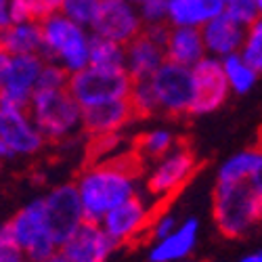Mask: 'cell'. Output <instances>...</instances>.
<instances>
[{
  "mask_svg": "<svg viewBox=\"0 0 262 262\" xmlns=\"http://www.w3.org/2000/svg\"><path fill=\"white\" fill-rule=\"evenodd\" d=\"M74 183L86 221L101 223L114 208L143 191V162L135 151L130 156L97 160L84 166Z\"/></svg>",
  "mask_w": 262,
  "mask_h": 262,
  "instance_id": "obj_1",
  "label": "cell"
},
{
  "mask_svg": "<svg viewBox=\"0 0 262 262\" xmlns=\"http://www.w3.org/2000/svg\"><path fill=\"white\" fill-rule=\"evenodd\" d=\"M212 221L227 239H244L262 227V200L252 183H216Z\"/></svg>",
  "mask_w": 262,
  "mask_h": 262,
  "instance_id": "obj_2",
  "label": "cell"
},
{
  "mask_svg": "<svg viewBox=\"0 0 262 262\" xmlns=\"http://www.w3.org/2000/svg\"><path fill=\"white\" fill-rule=\"evenodd\" d=\"M42 26V57L59 63L63 70L76 74L91 65V28L76 24L61 11L40 21Z\"/></svg>",
  "mask_w": 262,
  "mask_h": 262,
  "instance_id": "obj_3",
  "label": "cell"
},
{
  "mask_svg": "<svg viewBox=\"0 0 262 262\" xmlns=\"http://www.w3.org/2000/svg\"><path fill=\"white\" fill-rule=\"evenodd\" d=\"M34 122L38 124L40 133L45 135L49 143H65L82 130V107L72 97L68 89L61 91H42L38 89L28 105Z\"/></svg>",
  "mask_w": 262,
  "mask_h": 262,
  "instance_id": "obj_4",
  "label": "cell"
},
{
  "mask_svg": "<svg viewBox=\"0 0 262 262\" xmlns=\"http://www.w3.org/2000/svg\"><path fill=\"white\" fill-rule=\"evenodd\" d=\"M198 168L200 160L195 151L187 143H181L160 160L149 164L143 172V189L154 200L164 204L185 189V185L198 174Z\"/></svg>",
  "mask_w": 262,
  "mask_h": 262,
  "instance_id": "obj_5",
  "label": "cell"
},
{
  "mask_svg": "<svg viewBox=\"0 0 262 262\" xmlns=\"http://www.w3.org/2000/svg\"><path fill=\"white\" fill-rule=\"evenodd\" d=\"M9 225L19 246L28 254L30 262H40L59 250L42 195L28 202L24 208H19L9 221Z\"/></svg>",
  "mask_w": 262,
  "mask_h": 262,
  "instance_id": "obj_6",
  "label": "cell"
},
{
  "mask_svg": "<svg viewBox=\"0 0 262 262\" xmlns=\"http://www.w3.org/2000/svg\"><path fill=\"white\" fill-rule=\"evenodd\" d=\"M130 89H133V78L128 76L126 70L109 72V70L93 68V65L72 74L68 84V91L80 103L82 109L128 99Z\"/></svg>",
  "mask_w": 262,
  "mask_h": 262,
  "instance_id": "obj_7",
  "label": "cell"
},
{
  "mask_svg": "<svg viewBox=\"0 0 262 262\" xmlns=\"http://www.w3.org/2000/svg\"><path fill=\"white\" fill-rule=\"evenodd\" d=\"M160 206L162 204L143 189L124 204H120L118 208H114L101 221V225L107 231V235L118 244V248L133 244L141 237H147L151 218L156 216Z\"/></svg>",
  "mask_w": 262,
  "mask_h": 262,
  "instance_id": "obj_8",
  "label": "cell"
},
{
  "mask_svg": "<svg viewBox=\"0 0 262 262\" xmlns=\"http://www.w3.org/2000/svg\"><path fill=\"white\" fill-rule=\"evenodd\" d=\"M156 93L160 116L166 118H187L191 116L193 101V78L191 68L166 61L162 68L149 78Z\"/></svg>",
  "mask_w": 262,
  "mask_h": 262,
  "instance_id": "obj_9",
  "label": "cell"
},
{
  "mask_svg": "<svg viewBox=\"0 0 262 262\" xmlns=\"http://www.w3.org/2000/svg\"><path fill=\"white\" fill-rule=\"evenodd\" d=\"M193 78V101H191V116H210L218 112L229 97L233 95L225 76L223 61L218 57L206 55L200 63L191 68Z\"/></svg>",
  "mask_w": 262,
  "mask_h": 262,
  "instance_id": "obj_10",
  "label": "cell"
},
{
  "mask_svg": "<svg viewBox=\"0 0 262 262\" xmlns=\"http://www.w3.org/2000/svg\"><path fill=\"white\" fill-rule=\"evenodd\" d=\"M0 137L13 158H34L47 147V139L24 105L0 103Z\"/></svg>",
  "mask_w": 262,
  "mask_h": 262,
  "instance_id": "obj_11",
  "label": "cell"
},
{
  "mask_svg": "<svg viewBox=\"0 0 262 262\" xmlns=\"http://www.w3.org/2000/svg\"><path fill=\"white\" fill-rule=\"evenodd\" d=\"M143 30L145 26L139 7L130 0H101V7L91 24V32L95 36L116 40L120 45H128L143 34Z\"/></svg>",
  "mask_w": 262,
  "mask_h": 262,
  "instance_id": "obj_12",
  "label": "cell"
},
{
  "mask_svg": "<svg viewBox=\"0 0 262 262\" xmlns=\"http://www.w3.org/2000/svg\"><path fill=\"white\" fill-rule=\"evenodd\" d=\"M42 198H45L47 216H49L53 235L61 248L65 239L86 221L78 187L76 183H59L47 195H42Z\"/></svg>",
  "mask_w": 262,
  "mask_h": 262,
  "instance_id": "obj_13",
  "label": "cell"
},
{
  "mask_svg": "<svg viewBox=\"0 0 262 262\" xmlns=\"http://www.w3.org/2000/svg\"><path fill=\"white\" fill-rule=\"evenodd\" d=\"M59 250L72 262H109L118 244L107 235L101 223L84 221Z\"/></svg>",
  "mask_w": 262,
  "mask_h": 262,
  "instance_id": "obj_14",
  "label": "cell"
},
{
  "mask_svg": "<svg viewBox=\"0 0 262 262\" xmlns=\"http://www.w3.org/2000/svg\"><path fill=\"white\" fill-rule=\"evenodd\" d=\"M47 59L42 55H17L13 57L7 82L0 89V103L28 107L34 93L38 91L40 74Z\"/></svg>",
  "mask_w": 262,
  "mask_h": 262,
  "instance_id": "obj_15",
  "label": "cell"
},
{
  "mask_svg": "<svg viewBox=\"0 0 262 262\" xmlns=\"http://www.w3.org/2000/svg\"><path fill=\"white\" fill-rule=\"evenodd\" d=\"M137 120L139 118L128 99L101 103V105L82 109V130L86 137L120 135Z\"/></svg>",
  "mask_w": 262,
  "mask_h": 262,
  "instance_id": "obj_16",
  "label": "cell"
},
{
  "mask_svg": "<svg viewBox=\"0 0 262 262\" xmlns=\"http://www.w3.org/2000/svg\"><path fill=\"white\" fill-rule=\"evenodd\" d=\"M200 242V218L187 216L166 237L151 242L147 250L149 262H183L195 252Z\"/></svg>",
  "mask_w": 262,
  "mask_h": 262,
  "instance_id": "obj_17",
  "label": "cell"
},
{
  "mask_svg": "<svg viewBox=\"0 0 262 262\" xmlns=\"http://www.w3.org/2000/svg\"><path fill=\"white\" fill-rule=\"evenodd\" d=\"M166 63L164 45L151 38L147 32L139 34L126 45V72L133 82L149 80Z\"/></svg>",
  "mask_w": 262,
  "mask_h": 262,
  "instance_id": "obj_18",
  "label": "cell"
},
{
  "mask_svg": "<svg viewBox=\"0 0 262 262\" xmlns=\"http://www.w3.org/2000/svg\"><path fill=\"white\" fill-rule=\"evenodd\" d=\"M202 36L206 42L208 55L225 59L229 55H235L242 51L244 38H246V28L239 26L227 13H221L218 17L210 19L202 28Z\"/></svg>",
  "mask_w": 262,
  "mask_h": 262,
  "instance_id": "obj_19",
  "label": "cell"
},
{
  "mask_svg": "<svg viewBox=\"0 0 262 262\" xmlns=\"http://www.w3.org/2000/svg\"><path fill=\"white\" fill-rule=\"evenodd\" d=\"M168 26L172 28H204L210 19L225 13L227 0H166Z\"/></svg>",
  "mask_w": 262,
  "mask_h": 262,
  "instance_id": "obj_20",
  "label": "cell"
},
{
  "mask_svg": "<svg viewBox=\"0 0 262 262\" xmlns=\"http://www.w3.org/2000/svg\"><path fill=\"white\" fill-rule=\"evenodd\" d=\"M164 51H166V61L185 65V68H193L195 63H200L208 55L200 28H172L170 26L166 42H164Z\"/></svg>",
  "mask_w": 262,
  "mask_h": 262,
  "instance_id": "obj_21",
  "label": "cell"
},
{
  "mask_svg": "<svg viewBox=\"0 0 262 262\" xmlns=\"http://www.w3.org/2000/svg\"><path fill=\"white\" fill-rule=\"evenodd\" d=\"M0 49L13 57L17 55H42V26L38 19L11 24L0 32Z\"/></svg>",
  "mask_w": 262,
  "mask_h": 262,
  "instance_id": "obj_22",
  "label": "cell"
},
{
  "mask_svg": "<svg viewBox=\"0 0 262 262\" xmlns=\"http://www.w3.org/2000/svg\"><path fill=\"white\" fill-rule=\"evenodd\" d=\"M262 168V147H248L229 156L216 170V183H252Z\"/></svg>",
  "mask_w": 262,
  "mask_h": 262,
  "instance_id": "obj_23",
  "label": "cell"
},
{
  "mask_svg": "<svg viewBox=\"0 0 262 262\" xmlns=\"http://www.w3.org/2000/svg\"><path fill=\"white\" fill-rule=\"evenodd\" d=\"M181 137L177 130H172L170 126H151L143 133L137 135L133 143V151L141 162H156L162 156H166L168 151H172L177 145H181Z\"/></svg>",
  "mask_w": 262,
  "mask_h": 262,
  "instance_id": "obj_24",
  "label": "cell"
},
{
  "mask_svg": "<svg viewBox=\"0 0 262 262\" xmlns=\"http://www.w3.org/2000/svg\"><path fill=\"white\" fill-rule=\"evenodd\" d=\"M91 65L99 70L122 72L126 70V45L103 36H95L91 40Z\"/></svg>",
  "mask_w": 262,
  "mask_h": 262,
  "instance_id": "obj_25",
  "label": "cell"
},
{
  "mask_svg": "<svg viewBox=\"0 0 262 262\" xmlns=\"http://www.w3.org/2000/svg\"><path fill=\"white\" fill-rule=\"evenodd\" d=\"M221 61H223L225 76H227L231 93L233 95H248L254 89V86H256L260 74L242 57V53L229 55V57H225Z\"/></svg>",
  "mask_w": 262,
  "mask_h": 262,
  "instance_id": "obj_26",
  "label": "cell"
},
{
  "mask_svg": "<svg viewBox=\"0 0 262 262\" xmlns=\"http://www.w3.org/2000/svg\"><path fill=\"white\" fill-rule=\"evenodd\" d=\"M128 101H130V105H133V109H135V114H137L139 120H149V118L160 116L158 99H156V93H154V89H151L149 80L133 82V89H130Z\"/></svg>",
  "mask_w": 262,
  "mask_h": 262,
  "instance_id": "obj_27",
  "label": "cell"
},
{
  "mask_svg": "<svg viewBox=\"0 0 262 262\" xmlns=\"http://www.w3.org/2000/svg\"><path fill=\"white\" fill-rule=\"evenodd\" d=\"M239 53L258 74H262V17L246 28V38Z\"/></svg>",
  "mask_w": 262,
  "mask_h": 262,
  "instance_id": "obj_28",
  "label": "cell"
},
{
  "mask_svg": "<svg viewBox=\"0 0 262 262\" xmlns=\"http://www.w3.org/2000/svg\"><path fill=\"white\" fill-rule=\"evenodd\" d=\"M99 7L101 0H61V13L86 28H91Z\"/></svg>",
  "mask_w": 262,
  "mask_h": 262,
  "instance_id": "obj_29",
  "label": "cell"
},
{
  "mask_svg": "<svg viewBox=\"0 0 262 262\" xmlns=\"http://www.w3.org/2000/svg\"><path fill=\"white\" fill-rule=\"evenodd\" d=\"M0 262H30L28 254L15 239L9 223L0 225Z\"/></svg>",
  "mask_w": 262,
  "mask_h": 262,
  "instance_id": "obj_30",
  "label": "cell"
},
{
  "mask_svg": "<svg viewBox=\"0 0 262 262\" xmlns=\"http://www.w3.org/2000/svg\"><path fill=\"white\" fill-rule=\"evenodd\" d=\"M70 76L72 74L68 70H63L59 63L47 61L45 68H42V74H40L38 89H42V91H61V89H68Z\"/></svg>",
  "mask_w": 262,
  "mask_h": 262,
  "instance_id": "obj_31",
  "label": "cell"
},
{
  "mask_svg": "<svg viewBox=\"0 0 262 262\" xmlns=\"http://www.w3.org/2000/svg\"><path fill=\"white\" fill-rule=\"evenodd\" d=\"M225 13L244 28H248L250 24H254V21L260 17L256 0H227Z\"/></svg>",
  "mask_w": 262,
  "mask_h": 262,
  "instance_id": "obj_32",
  "label": "cell"
},
{
  "mask_svg": "<svg viewBox=\"0 0 262 262\" xmlns=\"http://www.w3.org/2000/svg\"><path fill=\"white\" fill-rule=\"evenodd\" d=\"M177 227H179V218L174 216L172 212L160 208V210L156 212V216L151 218V225H149V229H147L149 244H151V242H158V239H162V237H166L168 233H172Z\"/></svg>",
  "mask_w": 262,
  "mask_h": 262,
  "instance_id": "obj_33",
  "label": "cell"
},
{
  "mask_svg": "<svg viewBox=\"0 0 262 262\" xmlns=\"http://www.w3.org/2000/svg\"><path fill=\"white\" fill-rule=\"evenodd\" d=\"M143 26H160V24H168V5L166 0H151V3H145L139 7Z\"/></svg>",
  "mask_w": 262,
  "mask_h": 262,
  "instance_id": "obj_34",
  "label": "cell"
},
{
  "mask_svg": "<svg viewBox=\"0 0 262 262\" xmlns=\"http://www.w3.org/2000/svg\"><path fill=\"white\" fill-rule=\"evenodd\" d=\"M26 3L30 5L32 13H34V19H38V21L61 11V0H26Z\"/></svg>",
  "mask_w": 262,
  "mask_h": 262,
  "instance_id": "obj_35",
  "label": "cell"
},
{
  "mask_svg": "<svg viewBox=\"0 0 262 262\" xmlns=\"http://www.w3.org/2000/svg\"><path fill=\"white\" fill-rule=\"evenodd\" d=\"M9 15H11V24H19V21L34 19V13H32V9H30V5L26 3V0H11Z\"/></svg>",
  "mask_w": 262,
  "mask_h": 262,
  "instance_id": "obj_36",
  "label": "cell"
},
{
  "mask_svg": "<svg viewBox=\"0 0 262 262\" xmlns=\"http://www.w3.org/2000/svg\"><path fill=\"white\" fill-rule=\"evenodd\" d=\"M11 63H13V55L7 53L5 49H0V89H3V84L7 82V76H9V70H11Z\"/></svg>",
  "mask_w": 262,
  "mask_h": 262,
  "instance_id": "obj_37",
  "label": "cell"
},
{
  "mask_svg": "<svg viewBox=\"0 0 262 262\" xmlns=\"http://www.w3.org/2000/svg\"><path fill=\"white\" fill-rule=\"evenodd\" d=\"M9 7H11V0H0V32H3L7 26H11Z\"/></svg>",
  "mask_w": 262,
  "mask_h": 262,
  "instance_id": "obj_38",
  "label": "cell"
},
{
  "mask_svg": "<svg viewBox=\"0 0 262 262\" xmlns=\"http://www.w3.org/2000/svg\"><path fill=\"white\" fill-rule=\"evenodd\" d=\"M239 262H262V246L260 248H254L248 254H244L242 258H239Z\"/></svg>",
  "mask_w": 262,
  "mask_h": 262,
  "instance_id": "obj_39",
  "label": "cell"
},
{
  "mask_svg": "<svg viewBox=\"0 0 262 262\" xmlns=\"http://www.w3.org/2000/svg\"><path fill=\"white\" fill-rule=\"evenodd\" d=\"M40 262H72L68 256H65L61 250H57V252H53L49 258H45V260H40Z\"/></svg>",
  "mask_w": 262,
  "mask_h": 262,
  "instance_id": "obj_40",
  "label": "cell"
},
{
  "mask_svg": "<svg viewBox=\"0 0 262 262\" xmlns=\"http://www.w3.org/2000/svg\"><path fill=\"white\" fill-rule=\"evenodd\" d=\"M7 160H15V158H13V154L9 151L7 143L3 141V137H0V164H3V162H7Z\"/></svg>",
  "mask_w": 262,
  "mask_h": 262,
  "instance_id": "obj_41",
  "label": "cell"
},
{
  "mask_svg": "<svg viewBox=\"0 0 262 262\" xmlns=\"http://www.w3.org/2000/svg\"><path fill=\"white\" fill-rule=\"evenodd\" d=\"M252 187L256 189V193L260 195V200H262V168H260V172L256 174V177L252 179Z\"/></svg>",
  "mask_w": 262,
  "mask_h": 262,
  "instance_id": "obj_42",
  "label": "cell"
},
{
  "mask_svg": "<svg viewBox=\"0 0 262 262\" xmlns=\"http://www.w3.org/2000/svg\"><path fill=\"white\" fill-rule=\"evenodd\" d=\"M133 5H137V7H141V5H145V3H151V0H130Z\"/></svg>",
  "mask_w": 262,
  "mask_h": 262,
  "instance_id": "obj_43",
  "label": "cell"
},
{
  "mask_svg": "<svg viewBox=\"0 0 262 262\" xmlns=\"http://www.w3.org/2000/svg\"><path fill=\"white\" fill-rule=\"evenodd\" d=\"M256 7H258V13H260V17H262V0H256Z\"/></svg>",
  "mask_w": 262,
  "mask_h": 262,
  "instance_id": "obj_44",
  "label": "cell"
},
{
  "mask_svg": "<svg viewBox=\"0 0 262 262\" xmlns=\"http://www.w3.org/2000/svg\"><path fill=\"white\" fill-rule=\"evenodd\" d=\"M258 145L262 147V128H260V135H258Z\"/></svg>",
  "mask_w": 262,
  "mask_h": 262,
  "instance_id": "obj_45",
  "label": "cell"
},
{
  "mask_svg": "<svg viewBox=\"0 0 262 262\" xmlns=\"http://www.w3.org/2000/svg\"><path fill=\"white\" fill-rule=\"evenodd\" d=\"M183 262H200V260H183Z\"/></svg>",
  "mask_w": 262,
  "mask_h": 262,
  "instance_id": "obj_46",
  "label": "cell"
}]
</instances>
